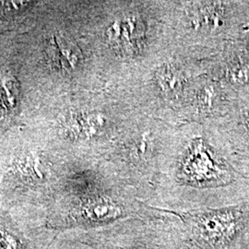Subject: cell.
Instances as JSON below:
<instances>
[{"label":"cell","instance_id":"cell-1","mask_svg":"<svg viewBox=\"0 0 249 249\" xmlns=\"http://www.w3.org/2000/svg\"><path fill=\"white\" fill-rule=\"evenodd\" d=\"M185 224L197 249H221L234 231L232 213H203L187 215Z\"/></svg>","mask_w":249,"mask_h":249},{"label":"cell","instance_id":"cell-10","mask_svg":"<svg viewBox=\"0 0 249 249\" xmlns=\"http://www.w3.org/2000/svg\"><path fill=\"white\" fill-rule=\"evenodd\" d=\"M226 79L234 86L249 85V61L239 60L227 68Z\"/></svg>","mask_w":249,"mask_h":249},{"label":"cell","instance_id":"cell-3","mask_svg":"<svg viewBox=\"0 0 249 249\" xmlns=\"http://www.w3.org/2000/svg\"><path fill=\"white\" fill-rule=\"evenodd\" d=\"M51 61L65 71L75 69L80 59V52L77 46L62 36H53L48 46Z\"/></svg>","mask_w":249,"mask_h":249},{"label":"cell","instance_id":"cell-8","mask_svg":"<svg viewBox=\"0 0 249 249\" xmlns=\"http://www.w3.org/2000/svg\"><path fill=\"white\" fill-rule=\"evenodd\" d=\"M136 21L134 18L116 20L107 30V36L113 44L125 45L131 42L136 32Z\"/></svg>","mask_w":249,"mask_h":249},{"label":"cell","instance_id":"cell-2","mask_svg":"<svg viewBox=\"0 0 249 249\" xmlns=\"http://www.w3.org/2000/svg\"><path fill=\"white\" fill-rule=\"evenodd\" d=\"M182 173L187 182L197 186H215L227 178L226 171L220 168L202 145H196L190 152Z\"/></svg>","mask_w":249,"mask_h":249},{"label":"cell","instance_id":"cell-9","mask_svg":"<svg viewBox=\"0 0 249 249\" xmlns=\"http://www.w3.org/2000/svg\"><path fill=\"white\" fill-rule=\"evenodd\" d=\"M43 167L40 157L34 152L28 153L20 158L18 162L19 173L22 174L23 177L33 180L44 178V172L42 171Z\"/></svg>","mask_w":249,"mask_h":249},{"label":"cell","instance_id":"cell-6","mask_svg":"<svg viewBox=\"0 0 249 249\" xmlns=\"http://www.w3.org/2000/svg\"><path fill=\"white\" fill-rule=\"evenodd\" d=\"M155 79L158 87L166 95L177 94L182 89L185 83V78L181 71L170 65L158 69Z\"/></svg>","mask_w":249,"mask_h":249},{"label":"cell","instance_id":"cell-4","mask_svg":"<svg viewBox=\"0 0 249 249\" xmlns=\"http://www.w3.org/2000/svg\"><path fill=\"white\" fill-rule=\"evenodd\" d=\"M223 3H209L198 10L193 25L197 29L214 31L222 28L226 20V10Z\"/></svg>","mask_w":249,"mask_h":249},{"label":"cell","instance_id":"cell-7","mask_svg":"<svg viewBox=\"0 0 249 249\" xmlns=\"http://www.w3.org/2000/svg\"><path fill=\"white\" fill-rule=\"evenodd\" d=\"M71 122L73 133L84 137H92L106 125V118L101 114L90 113L76 116Z\"/></svg>","mask_w":249,"mask_h":249},{"label":"cell","instance_id":"cell-5","mask_svg":"<svg viewBox=\"0 0 249 249\" xmlns=\"http://www.w3.org/2000/svg\"><path fill=\"white\" fill-rule=\"evenodd\" d=\"M82 217L89 222H105L118 218L122 212L117 205L107 199H100L89 202L82 209Z\"/></svg>","mask_w":249,"mask_h":249},{"label":"cell","instance_id":"cell-12","mask_svg":"<svg viewBox=\"0 0 249 249\" xmlns=\"http://www.w3.org/2000/svg\"><path fill=\"white\" fill-rule=\"evenodd\" d=\"M0 4L5 10L14 12L20 11L21 9L26 8L30 3L28 1H3L0 2Z\"/></svg>","mask_w":249,"mask_h":249},{"label":"cell","instance_id":"cell-11","mask_svg":"<svg viewBox=\"0 0 249 249\" xmlns=\"http://www.w3.org/2000/svg\"><path fill=\"white\" fill-rule=\"evenodd\" d=\"M216 91L213 87H209L203 89L198 96L199 105L202 107H210L215 103Z\"/></svg>","mask_w":249,"mask_h":249}]
</instances>
